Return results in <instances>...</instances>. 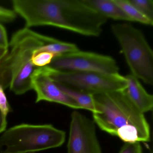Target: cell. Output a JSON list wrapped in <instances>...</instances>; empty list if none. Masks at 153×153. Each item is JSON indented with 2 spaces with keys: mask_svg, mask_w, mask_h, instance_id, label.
<instances>
[{
  "mask_svg": "<svg viewBox=\"0 0 153 153\" xmlns=\"http://www.w3.org/2000/svg\"><path fill=\"white\" fill-rule=\"evenodd\" d=\"M18 15L26 27L51 26L87 36H98L107 19L85 0H22Z\"/></svg>",
  "mask_w": 153,
  "mask_h": 153,
  "instance_id": "6da1fadb",
  "label": "cell"
},
{
  "mask_svg": "<svg viewBox=\"0 0 153 153\" xmlns=\"http://www.w3.org/2000/svg\"><path fill=\"white\" fill-rule=\"evenodd\" d=\"M93 96L97 111L93 114L94 121L102 130L125 143L150 141V127L144 113L131 102L124 90Z\"/></svg>",
  "mask_w": 153,
  "mask_h": 153,
  "instance_id": "7a4b0ae2",
  "label": "cell"
},
{
  "mask_svg": "<svg viewBox=\"0 0 153 153\" xmlns=\"http://www.w3.org/2000/svg\"><path fill=\"white\" fill-rule=\"evenodd\" d=\"M66 132L51 124H21L4 132L0 138V153H35L59 147Z\"/></svg>",
  "mask_w": 153,
  "mask_h": 153,
  "instance_id": "3957f363",
  "label": "cell"
},
{
  "mask_svg": "<svg viewBox=\"0 0 153 153\" xmlns=\"http://www.w3.org/2000/svg\"><path fill=\"white\" fill-rule=\"evenodd\" d=\"M111 30L131 73L147 85L153 84V52L144 34L128 23H117Z\"/></svg>",
  "mask_w": 153,
  "mask_h": 153,
  "instance_id": "277c9868",
  "label": "cell"
},
{
  "mask_svg": "<svg viewBox=\"0 0 153 153\" xmlns=\"http://www.w3.org/2000/svg\"><path fill=\"white\" fill-rule=\"evenodd\" d=\"M44 67L50 78L55 83L93 95L113 91H123L128 85L125 76L119 73L57 71L46 66Z\"/></svg>",
  "mask_w": 153,
  "mask_h": 153,
  "instance_id": "5b68a950",
  "label": "cell"
},
{
  "mask_svg": "<svg viewBox=\"0 0 153 153\" xmlns=\"http://www.w3.org/2000/svg\"><path fill=\"white\" fill-rule=\"evenodd\" d=\"M54 38L25 27L16 32L9 43L11 50L0 62V84L4 89L10 86L14 75L21 64L35 51L51 42Z\"/></svg>",
  "mask_w": 153,
  "mask_h": 153,
  "instance_id": "8992f818",
  "label": "cell"
},
{
  "mask_svg": "<svg viewBox=\"0 0 153 153\" xmlns=\"http://www.w3.org/2000/svg\"><path fill=\"white\" fill-rule=\"evenodd\" d=\"M46 67L57 71H94L109 74L119 73V71L112 57L80 50L54 56Z\"/></svg>",
  "mask_w": 153,
  "mask_h": 153,
  "instance_id": "52a82bcc",
  "label": "cell"
},
{
  "mask_svg": "<svg viewBox=\"0 0 153 153\" xmlns=\"http://www.w3.org/2000/svg\"><path fill=\"white\" fill-rule=\"evenodd\" d=\"M95 124L79 112L72 113L68 153H102Z\"/></svg>",
  "mask_w": 153,
  "mask_h": 153,
  "instance_id": "ba28073f",
  "label": "cell"
},
{
  "mask_svg": "<svg viewBox=\"0 0 153 153\" xmlns=\"http://www.w3.org/2000/svg\"><path fill=\"white\" fill-rule=\"evenodd\" d=\"M32 86L36 94V102L42 101L58 103L75 109L79 105L63 93L48 76L44 67L38 68L33 74Z\"/></svg>",
  "mask_w": 153,
  "mask_h": 153,
  "instance_id": "9c48e42d",
  "label": "cell"
},
{
  "mask_svg": "<svg viewBox=\"0 0 153 153\" xmlns=\"http://www.w3.org/2000/svg\"><path fill=\"white\" fill-rule=\"evenodd\" d=\"M125 78L128 85L124 92L131 102L143 113L152 111L153 95L147 93L139 79L132 74L127 75Z\"/></svg>",
  "mask_w": 153,
  "mask_h": 153,
  "instance_id": "30bf717a",
  "label": "cell"
},
{
  "mask_svg": "<svg viewBox=\"0 0 153 153\" xmlns=\"http://www.w3.org/2000/svg\"><path fill=\"white\" fill-rule=\"evenodd\" d=\"M32 58H28L21 64L12 79L10 88L16 94H23L33 89L32 77L39 67L32 63Z\"/></svg>",
  "mask_w": 153,
  "mask_h": 153,
  "instance_id": "8fae6325",
  "label": "cell"
},
{
  "mask_svg": "<svg viewBox=\"0 0 153 153\" xmlns=\"http://www.w3.org/2000/svg\"><path fill=\"white\" fill-rule=\"evenodd\" d=\"M87 3L108 19L133 22L114 0H85Z\"/></svg>",
  "mask_w": 153,
  "mask_h": 153,
  "instance_id": "7c38bea8",
  "label": "cell"
},
{
  "mask_svg": "<svg viewBox=\"0 0 153 153\" xmlns=\"http://www.w3.org/2000/svg\"><path fill=\"white\" fill-rule=\"evenodd\" d=\"M55 84L63 93L74 100L81 109L88 110L93 114L97 112L93 95L72 89L59 83H55Z\"/></svg>",
  "mask_w": 153,
  "mask_h": 153,
  "instance_id": "4fadbf2b",
  "label": "cell"
},
{
  "mask_svg": "<svg viewBox=\"0 0 153 153\" xmlns=\"http://www.w3.org/2000/svg\"><path fill=\"white\" fill-rule=\"evenodd\" d=\"M76 45L70 43L64 42L58 40L54 42L45 45L35 51L33 55L42 52L51 53L55 56L74 52L79 51Z\"/></svg>",
  "mask_w": 153,
  "mask_h": 153,
  "instance_id": "5bb4252c",
  "label": "cell"
},
{
  "mask_svg": "<svg viewBox=\"0 0 153 153\" xmlns=\"http://www.w3.org/2000/svg\"><path fill=\"white\" fill-rule=\"evenodd\" d=\"M133 22H137L146 25L153 26V21L141 14L130 3L128 0H114Z\"/></svg>",
  "mask_w": 153,
  "mask_h": 153,
  "instance_id": "9a60e30c",
  "label": "cell"
},
{
  "mask_svg": "<svg viewBox=\"0 0 153 153\" xmlns=\"http://www.w3.org/2000/svg\"><path fill=\"white\" fill-rule=\"evenodd\" d=\"M128 1L141 14L153 21V1L152 0H128Z\"/></svg>",
  "mask_w": 153,
  "mask_h": 153,
  "instance_id": "2e32d148",
  "label": "cell"
},
{
  "mask_svg": "<svg viewBox=\"0 0 153 153\" xmlns=\"http://www.w3.org/2000/svg\"><path fill=\"white\" fill-rule=\"evenodd\" d=\"M54 56V54L51 53L46 52L39 53L35 55H33L32 63L39 68L45 67L51 63Z\"/></svg>",
  "mask_w": 153,
  "mask_h": 153,
  "instance_id": "e0dca14e",
  "label": "cell"
},
{
  "mask_svg": "<svg viewBox=\"0 0 153 153\" xmlns=\"http://www.w3.org/2000/svg\"><path fill=\"white\" fill-rule=\"evenodd\" d=\"M16 18V14L13 10L0 6V23L13 22Z\"/></svg>",
  "mask_w": 153,
  "mask_h": 153,
  "instance_id": "ac0fdd59",
  "label": "cell"
},
{
  "mask_svg": "<svg viewBox=\"0 0 153 153\" xmlns=\"http://www.w3.org/2000/svg\"><path fill=\"white\" fill-rule=\"evenodd\" d=\"M119 153H143L140 142L125 143Z\"/></svg>",
  "mask_w": 153,
  "mask_h": 153,
  "instance_id": "d6986e66",
  "label": "cell"
},
{
  "mask_svg": "<svg viewBox=\"0 0 153 153\" xmlns=\"http://www.w3.org/2000/svg\"><path fill=\"white\" fill-rule=\"evenodd\" d=\"M4 90V88L0 84V109L5 115H7L10 111V106Z\"/></svg>",
  "mask_w": 153,
  "mask_h": 153,
  "instance_id": "ffe728a7",
  "label": "cell"
},
{
  "mask_svg": "<svg viewBox=\"0 0 153 153\" xmlns=\"http://www.w3.org/2000/svg\"><path fill=\"white\" fill-rule=\"evenodd\" d=\"M0 47L8 49L9 43L6 28L0 23Z\"/></svg>",
  "mask_w": 153,
  "mask_h": 153,
  "instance_id": "44dd1931",
  "label": "cell"
},
{
  "mask_svg": "<svg viewBox=\"0 0 153 153\" xmlns=\"http://www.w3.org/2000/svg\"><path fill=\"white\" fill-rule=\"evenodd\" d=\"M7 115L0 109V133L6 130L7 126Z\"/></svg>",
  "mask_w": 153,
  "mask_h": 153,
  "instance_id": "7402d4cb",
  "label": "cell"
},
{
  "mask_svg": "<svg viewBox=\"0 0 153 153\" xmlns=\"http://www.w3.org/2000/svg\"><path fill=\"white\" fill-rule=\"evenodd\" d=\"M8 52V49L0 47V62L6 56Z\"/></svg>",
  "mask_w": 153,
  "mask_h": 153,
  "instance_id": "603a6c76",
  "label": "cell"
},
{
  "mask_svg": "<svg viewBox=\"0 0 153 153\" xmlns=\"http://www.w3.org/2000/svg\"></svg>",
  "mask_w": 153,
  "mask_h": 153,
  "instance_id": "cb8c5ba5",
  "label": "cell"
}]
</instances>
